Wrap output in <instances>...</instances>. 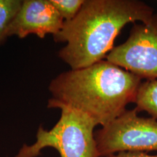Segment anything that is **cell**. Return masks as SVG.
Listing matches in <instances>:
<instances>
[{
	"label": "cell",
	"mask_w": 157,
	"mask_h": 157,
	"mask_svg": "<svg viewBox=\"0 0 157 157\" xmlns=\"http://www.w3.org/2000/svg\"><path fill=\"white\" fill-rule=\"evenodd\" d=\"M134 103L137 112L145 111L157 119V78L142 82Z\"/></svg>",
	"instance_id": "obj_7"
},
{
	"label": "cell",
	"mask_w": 157,
	"mask_h": 157,
	"mask_svg": "<svg viewBox=\"0 0 157 157\" xmlns=\"http://www.w3.org/2000/svg\"><path fill=\"white\" fill-rule=\"evenodd\" d=\"M105 60L146 80L157 78V12L146 23H135L128 38Z\"/></svg>",
	"instance_id": "obj_5"
},
{
	"label": "cell",
	"mask_w": 157,
	"mask_h": 157,
	"mask_svg": "<svg viewBox=\"0 0 157 157\" xmlns=\"http://www.w3.org/2000/svg\"><path fill=\"white\" fill-rule=\"evenodd\" d=\"M107 157H157L156 155H150L146 152L124 151L114 154Z\"/></svg>",
	"instance_id": "obj_10"
},
{
	"label": "cell",
	"mask_w": 157,
	"mask_h": 157,
	"mask_svg": "<svg viewBox=\"0 0 157 157\" xmlns=\"http://www.w3.org/2000/svg\"><path fill=\"white\" fill-rule=\"evenodd\" d=\"M20 0H0V42L7 37V29L22 5Z\"/></svg>",
	"instance_id": "obj_8"
},
{
	"label": "cell",
	"mask_w": 157,
	"mask_h": 157,
	"mask_svg": "<svg viewBox=\"0 0 157 157\" xmlns=\"http://www.w3.org/2000/svg\"><path fill=\"white\" fill-rule=\"evenodd\" d=\"M154 13L153 7L140 0H84L77 15L53 36L56 42L66 43L58 57L71 69L103 60L125 25L146 23Z\"/></svg>",
	"instance_id": "obj_2"
},
{
	"label": "cell",
	"mask_w": 157,
	"mask_h": 157,
	"mask_svg": "<svg viewBox=\"0 0 157 157\" xmlns=\"http://www.w3.org/2000/svg\"><path fill=\"white\" fill-rule=\"evenodd\" d=\"M60 117L50 130L39 126L36 140L24 144L15 157H36L43 149L52 148L60 157H100L94 129L98 124L78 110L61 107Z\"/></svg>",
	"instance_id": "obj_3"
},
{
	"label": "cell",
	"mask_w": 157,
	"mask_h": 157,
	"mask_svg": "<svg viewBox=\"0 0 157 157\" xmlns=\"http://www.w3.org/2000/svg\"><path fill=\"white\" fill-rule=\"evenodd\" d=\"M142 78L104 59L87 67L70 69L52 80L49 109L68 107L104 126L134 103Z\"/></svg>",
	"instance_id": "obj_1"
},
{
	"label": "cell",
	"mask_w": 157,
	"mask_h": 157,
	"mask_svg": "<svg viewBox=\"0 0 157 157\" xmlns=\"http://www.w3.org/2000/svg\"><path fill=\"white\" fill-rule=\"evenodd\" d=\"M64 22L50 0H24L6 36L15 35L21 39L30 34L41 39L48 34L55 36L61 30Z\"/></svg>",
	"instance_id": "obj_6"
},
{
	"label": "cell",
	"mask_w": 157,
	"mask_h": 157,
	"mask_svg": "<svg viewBox=\"0 0 157 157\" xmlns=\"http://www.w3.org/2000/svg\"><path fill=\"white\" fill-rule=\"evenodd\" d=\"M137 113L135 109H127L95 132L100 157L124 151H157V119Z\"/></svg>",
	"instance_id": "obj_4"
},
{
	"label": "cell",
	"mask_w": 157,
	"mask_h": 157,
	"mask_svg": "<svg viewBox=\"0 0 157 157\" xmlns=\"http://www.w3.org/2000/svg\"><path fill=\"white\" fill-rule=\"evenodd\" d=\"M64 21L73 19L82 8L84 0H50Z\"/></svg>",
	"instance_id": "obj_9"
}]
</instances>
